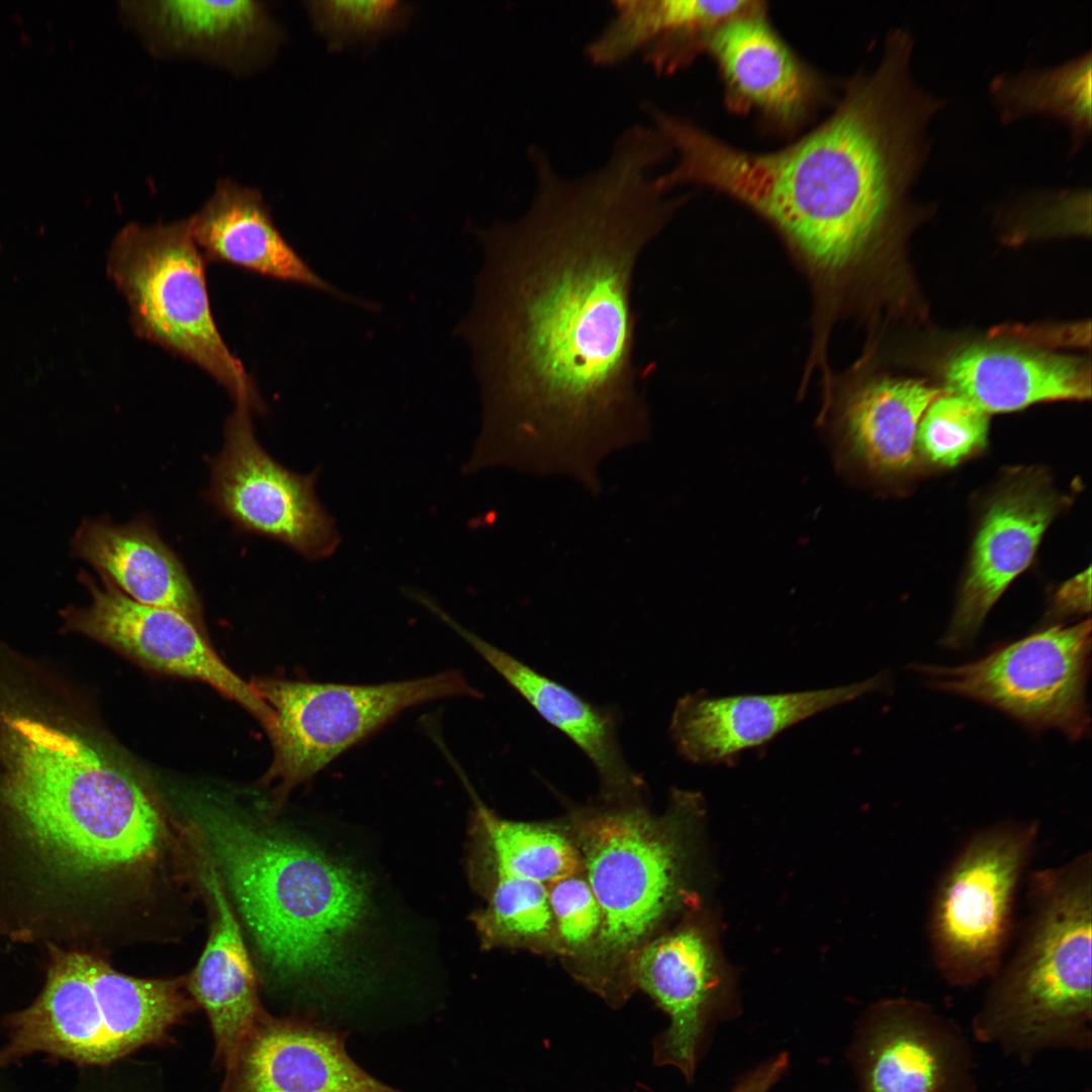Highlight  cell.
Masks as SVG:
<instances>
[{
    "mask_svg": "<svg viewBox=\"0 0 1092 1092\" xmlns=\"http://www.w3.org/2000/svg\"><path fill=\"white\" fill-rule=\"evenodd\" d=\"M944 379L946 392L987 415L1091 394L1090 367L1082 359L1019 347L970 346L948 360Z\"/></svg>",
    "mask_w": 1092,
    "mask_h": 1092,
    "instance_id": "obj_23",
    "label": "cell"
},
{
    "mask_svg": "<svg viewBox=\"0 0 1092 1092\" xmlns=\"http://www.w3.org/2000/svg\"><path fill=\"white\" fill-rule=\"evenodd\" d=\"M914 44L909 30H891L878 65L850 80L834 111L775 152L743 151L668 118L663 133L676 161L662 185L727 194L772 222L819 270L844 271L909 211L932 148L930 122L945 106L916 80Z\"/></svg>",
    "mask_w": 1092,
    "mask_h": 1092,
    "instance_id": "obj_2",
    "label": "cell"
},
{
    "mask_svg": "<svg viewBox=\"0 0 1092 1092\" xmlns=\"http://www.w3.org/2000/svg\"><path fill=\"white\" fill-rule=\"evenodd\" d=\"M629 980L669 1018L653 1043L654 1063L676 1068L691 1082L711 1027L736 1004L713 918L696 908L679 925L650 938L631 960Z\"/></svg>",
    "mask_w": 1092,
    "mask_h": 1092,
    "instance_id": "obj_11",
    "label": "cell"
},
{
    "mask_svg": "<svg viewBox=\"0 0 1092 1092\" xmlns=\"http://www.w3.org/2000/svg\"><path fill=\"white\" fill-rule=\"evenodd\" d=\"M989 96L1004 124L1032 114L1062 122L1074 155L1091 134V52L1052 67L999 73L989 84Z\"/></svg>",
    "mask_w": 1092,
    "mask_h": 1092,
    "instance_id": "obj_28",
    "label": "cell"
},
{
    "mask_svg": "<svg viewBox=\"0 0 1092 1092\" xmlns=\"http://www.w3.org/2000/svg\"><path fill=\"white\" fill-rule=\"evenodd\" d=\"M555 922L557 952L582 958L595 942L602 924V912L584 878L576 875L547 885Z\"/></svg>",
    "mask_w": 1092,
    "mask_h": 1092,
    "instance_id": "obj_31",
    "label": "cell"
},
{
    "mask_svg": "<svg viewBox=\"0 0 1092 1092\" xmlns=\"http://www.w3.org/2000/svg\"><path fill=\"white\" fill-rule=\"evenodd\" d=\"M1090 568L1062 584L1054 594L1049 616L1055 619L1083 615L1090 612Z\"/></svg>",
    "mask_w": 1092,
    "mask_h": 1092,
    "instance_id": "obj_33",
    "label": "cell"
},
{
    "mask_svg": "<svg viewBox=\"0 0 1092 1092\" xmlns=\"http://www.w3.org/2000/svg\"><path fill=\"white\" fill-rule=\"evenodd\" d=\"M81 581L92 599L88 606L67 613L75 630L148 667L206 682L245 707L267 731L270 729V708L217 656L192 620L171 609L140 604L106 578L97 582L83 572Z\"/></svg>",
    "mask_w": 1092,
    "mask_h": 1092,
    "instance_id": "obj_13",
    "label": "cell"
},
{
    "mask_svg": "<svg viewBox=\"0 0 1092 1092\" xmlns=\"http://www.w3.org/2000/svg\"><path fill=\"white\" fill-rule=\"evenodd\" d=\"M1062 500L1040 471L1009 476L981 517L950 624L941 639L958 649L977 636L990 610L1032 561Z\"/></svg>",
    "mask_w": 1092,
    "mask_h": 1092,
    "instance_id": "obj_15",
    "label": "cell"
},
{
    "mask_svg": "<svg viewBox=\"0 0 1092 1092\" xmlns=\"http://www.w3.org/2000/svg\"><path fill=\"white\" fill-rule=\"evenodd\" d=\"M789 1067V1055L780 1053L745 1074L730 1092H768Z\"/></svg>",
    "mask_w": 1092,
    "mask_h": 1092,
    "instance_id": "obj_34",
    "label": "cell"
},
{
    "mask_svg": "<svg viewBox=\"0 0 1092 1092\" xmlns=\"http://www.w3.org/2000/svg\"><path fill=\"white\" fill-rule=\"evenodd\" d=\"M345 1041L321 1021L264 1012L224 1067L220 1092H403L359 1066Z\"/></svg>",
    "mask_w": 1092,
    "mask_h": 1092,
    "instance_id": "obj_16",
    "label": "cell"
},
{
    "mask_svg": "<svg viewBox=\"0 0 1092 1092\" xmlns=\"http://www.w3.org/2000/svg\"><path fill=\"white\" fill-rule=\"evenodd\" d=\"M942 393L914 379L880 378L859 386L838 412L835 449L840 463L879 481L905 474L917 460L920 421Z\"/></svg>",
    "mask_w": 1092,
    "mask_h": 1092,
    "instance_id": "obj_22",
    "label": "cell"
},
{
    "mask_svg": "<svg viewBox=\"0 0 1092 1092\" xmlns=\"http://www.w3.org/2000/svg\"><path fill=\"white\" fill-rule=\"evenodd\" d=\"M708 52L724 82L728 105L756 111L785 129L811 112L820 81L772 28L761 2L721 25Z\"/></svg>",
    "mask_w": 1092,
    "mask_h": 1092,
    "instance_id": "obj_19",
    "label": "cell"
},
{
    "mask_svg": "<svg viewBox=\"0 0 1092 1092\" xmlns=\"http://www.w3.org/2000/svg\"><path fill=\"white\" fill-rule=\"evenodd\" d=\"M434 615L460 635L536 712L567 736L589 759L606 800L641 798V778L627 763L615 712L594 705L510 653L464 628L433 601Z\"/></svg>",
    "mask_w": 1092,
    "mask_h": 1092,
    "instance_id": "obj_20",
    "label": "cell"
},
{
    "mask_svg": "<svg viewBox=\"0 0 1092 1092\" xmlns=\"http://www.w3.org/2000/svg\"><path fill=\"white\" fill-rule=\"evenodd\" d=\"M250 685L272 713L274 759L267 779L278 782L280 800L403 711L436 700L480 697L456 670L375 685L278 678Z\"/></svg>",
    "mask_w": 1092,
    "mask_h": 1092,
    "instance_id": "obj_9",
    "label": "cell"
},
{
    "mask_svg": "<svg viewBox=\"0 0 1092 1092\" xmlns=\"http://www.w3.org/2000/svg\"><path fill=\"white\" fill-rule=\"evenodd\" d=\"M7 1070H0V1092H16L10 1081L5 1075Z\"/></svg>",
    "mask_w": 1092,
    "mask_h": 1092,
    "instance_id": "obj_36",
    "label": "cell"
},
{
    "mask_svg": "<svg viewBox=\"0 0 1092 1092\" xmlns=\"http://www.w3.org/2000/svg\"><path fill=\"white\" fill-rule=\"evenodd\" d=\"M72 546L75 556L131 600L177 611L201 628V606L192 581L150 519L139 517L122 525L108 518L85 520Z\"/></svg>",
    "mask_w": 1092,
    "mask_h": 1092,
    "instance_id": "obj_25",
    "label": "cell"
},
{
    "mask_svg": "<svg viewBox=\"0 0 1092 1092\" xmlns=\"http://www.w3.org/2000/svg\"><path fill=\"white\" fill-rule=\"evenodd\" d=\"M1091 621L1041 628L957 666L915 664L925 682L1010 716L1033 731L1057 729L1071 740L1090 728L1086 686Z\"/></svg>",
    "mask_w": 1092,
    "mask_h": 1092,
    "instance_id": "obj_10",
    "label": "cell"
},
{
    "mask_svg": "<svg viewBox=\"0 0 1092 1092\" xmlns=\"http://www.w3.org/2000/svg\"><path fill=\"white\" fill-rule=\"evenodd\" d=\"M1039 835L1035 820H1005L973 833L934 887L927 921L931 958L952 987L990 980L1014 930V909Z\"/></svg>",
    "mask_w": 1092,
    "mask_h": 1092,
    "instance_id": "obj_8",
    "label": "cell"
},
{
    "mask_svg": "<svg viewBox=\"0 0 1092 1092\" xmlns=\"http://www.w3.org/2000/svg\"><path fill=\"white\" fill-rule=\"evenodd\" d=\"M885 681L879 674L844 687L777 695L689 694L671 715V740L689 761L720 762L824 710L881 689Z\"/></svg>",
    "mask_w": 1092,
    "mask_h": 1092,
    "instance_id": "obj_17",
    "label": "cell"
},
{
    "mask_svg": "<svg viewBox=\"0 0 1092 1092\" xmlns=\"http://www.w3.org/2000/svg\"><path fill=\"white\" fill-rule=\"evenodd\" d=\"M474 885L484 892L488 902L486 908L471 915L483 947L557 952L546 885L504 873H493Z\"/></svg>",
    "mask_w": 1092,
    "mask_h": 1092,
    "instance_id": "obj_29",
    "label": "cell"
},
{
    "mask_svg": "<svg viewBox=\"0 0 1092 1092\" xmlns=\"http://www.w3.org/2000/svg\"><path fill=\"white\" fill-rule=\"evenodd\" d=\"M756 1L624 0L586 48L599 66L615 65L642 51L656 73H672L706 52L711 35Z\"/></svg>",
    "mask_w": 1092,
    "mask_h": 1092,
    "instance_id": "obj_24",
    "label": "cell"
},
{
    "mask_svg": "<svg viewBox=\"0 0 1092 1092\" xmlns=\"http://www.w3.org/2000/svg\"><path fill=\"white\" fill-rule=\"evenodd\" d=\"M107 272L127 302L139 337L199 366L236 404L255 413L265 411L253 379L214 322L204 257L193 240L189 217L126 224L113 239Z\"/></svg>",
    "mask_w": 1092,
    "mask_h": 1092,
    "instance_id": "obj_7",
    "label": "cell"
},
{
    "mask_svg": "<svg viewBox=\"0 0 1092 1092\" xmlns=\"http://www.w3.org/2000/svg\"><path fill=\"white\" fill-rule=\"evenodd\" d=\"M252 413L236 404L225 422L223 448L210 462L209 500L241 531L308 560L331 556L340 536L315 492L318 470L298 474L274 460L255 437Z\"/></svg>",
    "mask_w": 1092,
    "mask_h": 1092,
    "instance_id": "obj_12",
    "label": "cell"
},
{
    "mask_svg": "<svg viewBox=\"0 0 1092 1092\" xmlns=\"http://www.w3.org/2000/svg\"><path fill=\"white\" fill-rule=\"evenodd\" d=\"M123 19L156 56L192 57L236 73L260 67L279 31L263 2L122 1Z\"/></svg>",
    "mask_w": 1092,
    "mask_h": 1092,
    "instance_id": "obj_18",
    "label": "cell"
},
{
    "mask_svg": "<svg viewBox=\"0 0 1092 1092\" xmlns=\"http://www.w3.org/2000/svg\"><path fill=\"white\" fill-rule=\"evenodd\" d=\"M860 1092H973L971 1048L930 1005L908 998L874 1004L851 1048Z\"/></svg>",
    "mask_w": 1092,
    "mask_h": 1092,
    "instance_id": "obj_14",
    "label": "cell"
},
{
    "mask_svg": "<svg viewBox=\"0 0 1092 1092\" xmlns=\"http://www.w3.org/2000/svg\"><path fill=\"white\" fill-rule=\"evenodd\" d=\"M1018 944L990 979L974 1036L1029 1063L1050 1049L1091 1048L1092 856L1030 873Z\"/></svg>",
    "mask_w": 1092,
    "mask_h": 1092,
    "instance_id": "obj_5",
    "label": "cell"
},
{
    "mask_svg": "<svg viewBox=\"0 0 1092 1092\" xmlns=\"http://www.w3.org/2000/svg\"><path fill=\"white\" fill-rule=\"evenodd\" d=\"M470 793L474 807L468 866L473 884L504 873L547 886L581 871L577 846L560 826L502 818Z\"/></svg>",
    "mask_w": 1092,
    "mask_h": 1092,
    "instance_id": "obj_27",
    "label": "cell"
},
{
    "mask_svg": "<svg viewBox=\"0 0 1092 1092\" xmlns=\"http://www.w3.org/2000/svg\"><path fill=\"white\" fill-rule=\"evenodd\" d=\"M316 27L334 41L382 32L400 17L397 1H312L306 3Z\"/></svg>",
    "mask_w": 1092,
    "mask_h": 1092,
    "instance_id": "obj_32",
    "label": "cell"
},
{
    "mask_svg": "<svg viewBox=\"0 0 1092 1092\" xmlns=\"http://www.w3.org/2000/svg\"><path fill=\"white\" fill-rule=\"evenodd\" d=\"M700 795L674 791L653 815L640 799L606 800L574 809L573 840L602 912L599 934L574 976L614 1007L634 991L629 966L672 914L699 900L691 888Z\"/></svg>",
    "mask_w": 1092,
    "mask_h": 1092,
    "instance_id": "obj_4",
    "label": "cell"
},
{
    "mask_svg": "<svg viewBox=\"0 0 1092 1092\" xmlns=\"http://www.w3.org/2000/svg\"><path fill=\"white\" fill-rule=\"evenodd\" d=\"M196 827L271 975L349 986L371 913L365 881L311 843L221 811L200 814Z\"/></svg>",
    "mask_w": 1092,
    "mask_h": 1092,
    "instance_id": "obj_3",
    "label": "cell"
},
{
    "mask_svg": "<svg viewBox=\"0 0 1092 1092\" xmlns=\"http://www.w3.org/2000/svg\"><path fill=\"white\" fill-rule=\"evenodd\" d=\"M92 1079L91 1081L88 1079L81 1082L74 1092H113L112 1089L105 1087L101 1075H99V1081L95 1080L93 1076Z\"/></svg>",
    "mask_w": 1092,
    "mask_h": 1092,
    "instance_id": "obj_35",
    "label": "cell"
},
{
    "mask_svg": "<svg viewBox=\"0 0 1092 1092\" xmlns=\"http://www.w3.org/2000/svg\"><path fill=\"white\" fill-rule=\"evenodd\" d=\"M189 219L193 240L206 259L342 295L284 240L255 188L221 178Z\"/></svg>",
    "mask_w": 1092,
    "mask_h": 1092,
    "instance_id": "obj_26",
    "label": "cell"
},
{
    "mask_svg": "<svg viewBox=\"0 0 1092 1092\" xmlns=\"http://www.w3.org/2000/svg\"><path fill=\"white\" fill-rule=\"evenodd\" d=\"M530 157L537 187L527 210L476 234L483 263L458 329L483 405L471 461L597 490L601 461L649 431L633 277L684 199L658 186V160L637 143H616L578 178L537 148Z\"/></svg>",
    "mask_w": 1092,
    "mask_h": 1092,
    "instance_id": "obj_1",
    "label": "cell"
},
{
    "mask_svg": "<svg viewBox=\"0 0 1092 1092\" xmlns=\"http://www.w3.org/2000/svg\"><path fill=\"white\" fill-rule=\"evenodd\" d=\"M180 979H139L88 954L58 952L43 989L4 1020L0 1070L43 1055L104 1069L161 1043L188 1011Z\"/></svg>",
    "mask_w": 1092,
    "mask_h": 1092,
    "instance_id": "obj_6",
    "label": "cell"
},
{
    "mask_svg": "<svg viewBox=\"0 0 1092 1092\" xmlns=\"http://www.w3.org/2000/svg\"><path fill=\"white\" fill-rule=\"evenodd\" d=\"M196 864L212 910L210 935L188 979V989L207 1014L215 1057L224 1067L259 1020L255 973L220 875L195 838Z\"/></svg>",
    "mask_w": 1092,
    "mask_h": 1092,
    "instance_id": "obj_21",
    "label": "cell"
},
{
    "mask_svg": "<svg viewBox=\"0 0 1092 1092\" xmlns=\"http://www.w3.org/2000/svg\"><path fill=\"white\" fill-rule=\"evenodd\" d=\"M988 430L986 413L961 396L942 393L920 421L917 453L937 466H954L986 446Z\"/></svg>",
    "mask_w": 1092,
    "mask_h": 1092,
    "instance_id": "obj_30",
    "label": "cell"
}]
</instances>
